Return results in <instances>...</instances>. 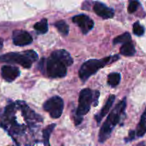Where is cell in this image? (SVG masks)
I'll use <instances>...</instances> for the list:
<instances>
[{"label":"cell","mask_w":146,"mask_h":146,"mask_svg":"<svg viewBox=\"0 0 146 146\" xmlns=\"http://www.w3.org/2000/svg\"><path fill=\"white\" fill-rule=\"evenodd\" d=\"M133 31L135 35L140 36L143 35L144 32H145V29L140 24L139 21H136L134 23L133 27Z\"/></svg>","instance_id":"cell-20"},{"label":"cell","mask_w":146,"mask_h":146,"mask_svg":"<svg viewBox=\"0 0 146 146\" xmlns=\"http://www.w3.org/2000/svg\"><path fill=\"white\" fill-rule=\"evenodd\" d=\"M56 126V124L52 123L46 127L43 131V143H44V146H51L49 143L50 135Z\"/></svg>","instance_id":"cell-16"},{"label":"cell","mask_w":146,"mask_h":146,"mask_svg":"<svg viewBox=\"0 0 146 146\" xmlns=\"http://www.w3.org/2000/svg\"><path fill=\"white\" fill-rule=\"evenodd\" d=\"M94 11L98 16L104 19H112L114 17V10L112 8H110L108 6L104 4V3L96 1L94 3Z\"/></svg>","instance_id":"cell-9"},{"label":"cell","mask_w":146,"mask_h":146,"mask_svg":"<svg viewBox=\"0 0 146 146\" xmlns=\"http://www.w3.org/2000/svg\"><path fill=\"white\" fill-rule=\"evenodd\" d=\"M1 76L5 81L11 82L17 79L20 76V71L19 68L13 66H3L1 69Z\"/></svg>","instance_id":"cell-10"},{"label":"cell","mask_w":146,"mask_h":146,"mask_svg":"<svg viewBox=\"0 0 146 146\" xmlns=\"http://www.w3.org/2000/svg\"><path fill=\"white\" fill-rule=\"evenodd\" d=\"M64 101L59 96H53L44 103V109L49 113L52 118H58L64 111Z\"/></svg>","instance_id":"cell-6"},{"label":"cell","mask_w":146,"mask_h":146,"mask_svg":"<svg viewBox=\"0 0 146 146\" xmlns=\"http://www.w3.org/2000/svg\"><path fill=\"white\" fill-rule=\"evenodd\" d=\"M38 54L33 50H27L22 53L10 52L0 56V62L19 64L25 68H30L34 62L38 60Z\"/></svg>","instance_id":"cell-3"},{"label":"cell","mask_w":146,"mask_h":146,"mask_svg":"<svg viewBox=\"0 0 146 146\" xmlns=\"http://www.w3.org/2000/svg\"><path fill=\"white\" fill-rule=\"evenodd\" d=\"M121 74L119 73H111L108 76V84L111 87H115L120 84Z\"/></svg>","instance_id":"cell-18"},{"label":"cell","mask_w":146,"mask_h":146,"mask_svg":"<svg viewBox=\"0 0 146 146\" xmlns=\"http://www.w3.org/2000/svg\"><path fill=\"white\" fill-rule=\"evenodd\" d=\"M3 45H4V41H3L2 38H0V51L2 49Z\"/></svg>","instance_id":"cell-23"},{"label":"cell","mask_w":146,"mask_h":146,"mask_svg":"<svg viewBox=\"0 0 146 146\" xmlns=\"http://www.w3.org/2000/svg\"><path fill=\"white\" fill-rule=\"evenodd\" d=\"M125 108H126V98H124L115 106V108L107 117V119L106 120L100 129L98 141L101 143H104L111 136L113 130L125 115Z\"/></svg>","instance_id":"cell-1"},{"label":"cell","mask_w":146,"mask_h":146,"mask_svg":"<svg viewBox=\"0 0 146 146\" xmlns=\"http://www.w3.org/2000/svg\"><path fill=\"white\" fill-rule=\"evenodd\" d=\"M135 132L134 131H131L129 132V135H128V137H127L125 139V141L126 143L130 142V141H132L133 140L135 139Z\"/></svg>","instance_id":"cell-22"},{"label":"cell","mask_w":146,"mask_h":146,"mask_svg":"<svg viewBox=\"0 0 146 146\" xmlns=\"http://www.w3.org/2000/svg\"><path fill=\"white\" fill-rule=\"evenodd\" d=\"M120 53L125 56H133L135 54V48L132 42L125 43L123 44L120 48Z\"/></svg>","instance_id":"cell-13"},{"label":"cell","mask_w":146,"mask_h":146,"mask_svg":"<svg viewBox=\"0 0 146 146\" xmlns=\"http://www.w3.org/2000/svg\"><path fill=\"white\" fill-rule=\"evenodd\" d=\"M140 5V3L138 1H131L129 3V5L128 7V11L130 14H132L134 13L135 11H136V10L138 9V7Z\"/></svg>","instance_id":"cell-21"},{"label":"cell","mask_w":146,"mask_h":146,"mask_svg":"<svg viewBox=\"0 0 146 146\" xmlns=\"http://www.w3.org/2000/svg\"><path fill=\"white\" fill-rule=\"evenodd\" d=\"M136 135L139 138L143 137L146 133V108L141 118L139 123L137 126Z\"/></svg>","instance_id":"cell-14"},{"label":"cell","mask_w":146,"mask_h":146,"mask_svg":"<svg viewBox=\"0 0 146 146\" xmlns=\"http://www.w3.org/2000/svg\"><path fill=\"white\" fill-rule=\"evenodd\" d=\"M138 146H145V142H141L139 144H138Z\"/></svg>","instance_id":"cell-24"},{"label":"cell","mask_w":146,"mask_h":146,"mask_svg":"<svg viewBox=\"0 0 146 146\" xmlns=\"http://www.w3.org/2000/svg\"><path fill=\"white\" fill-rule=\"evenodd\" d=\"M51 56L59 60L61 62L65 64L67 67L71 66L74 63V59L71 57V54L64 49H58L53 51Z\"/></svg>","instance_id":"cell-11"},{"label":"cell","mask_w":146,"mask_h":146,"mask_svg":"<svg viewBox=\"0 0 146 146\" xmlns=\"http://www.w3.org/2000/svg\"><path fill=\"white\" fill-rule=\"evenodd\" d=\"M72 21L76 24L84 34H86L94 28V22L88 16L81 14L74 16L72 18Z\"/></svg>","instance_id":"cell-7"},{"label":"cell","mask_w":146,"mask_h":146,"mask_svg":"<svg viewBox=\"0 0 146 146\" xmlns=\"http://www.w3.org/2000/svg\"><path fill=\"white\" fill-rule=\"evenodd\" d=\"M54 26L57 29L58 32L64 36H67L69 33V26L64 20H60V21H56Z\"/></svg>","instance_id":"cell-17"},{"label":"cell","mask_w":146,"mask_h":146,"mask_svg":"<svg viewBox=\"0 0 146 146\" xmlns=\"http://www.w3.org/2000/svg\"><path fill=\"white\" fill-rule=\"evenodd\" d=\"M115 99V95H111L108 97V100H107L106 103L104 105V106L103 107L102 110L98 113L97 115H95V119L97 121V123L99 124L101 122L103 118L107 115V113H108V111H110V108L112 107L114 101Z\"/></svg>","instance_id":"cell-12"},{"label":"cell","mask_w":146,"mask_h":146,"mask_svg":"<svg viewBox=\"0 0 146 146\" xmlns=\"http://www.w3.org/2000/svg\"><path fill=\"white\" fill-rule=\"evenodd\" d=\"M100 93L98 91H93L90 88L81 90L78 98V106L74 116V122L76 125L83 121V116L86 115L91 109V106H96L98 103Z\"/></svg>","instance_id":"cell-2"},{"label":"cell","mask_w":146,"mask_h":146,"mask_svg":"<svg viewBox=\"0 0 146 146\" xmlns=\"http://www.w3.org/2000/svg\"><path fill=\"white\" fill-rule=\"evenodd\" d=\"M131 42V35L128 32H125L121 35L118 36L114 38L113 44H125V43Z\"/></svg>","instance_id":"cell-19"},{"label":"cell","mask_w":146,"mask_h":146,"mask_svg":"<svg viewBox=\"0 0 146 146\" xmlns=\"http://www.w3.org/2000/svg\"><path fill=\"white\" fill-rule=\"evenodd\" d=\"M34 29L38 34H44L48 31V21L44 18L34 25Z\"/></svg>","instance_id":"cell-15"},{"label":"cell","mask_w":146,"mask_h":146,"mask_svg":"<svg viewBox=\"0 0 146 146\" xmlns=\"http://www.w3.org/2000/svg\"><path fill=\"white\" fill-rule=\"evenodd\" d=\"M119 58L118 55L113 56L106 57L102 59H89L84 62L81 66L78 75L83 82H86L91 76L95 74L97 71L101 68H104L106 65L113 61H116Z\"/></svg>","instance_id":"cell-5"},{"label":"cell","mask_w":146,"mask_h":146,"mask_svg":"<svg viewBox=\"0 0 146 146\" xmlns=\"http://www.w3.org/2000/svg\"><path fill=\"white\" fill-rule=\"evenodd\" d=\"M38 68L41 72L53 78H63L67 74V66L53 56L41 58L38 63Z\"/></svg>","instance_id":"cell-4"},{"label":"cell","mask_w":146,"mask_h":146,"mask_svg":"<svg viewBox=\"0 0 146 146\" xmlns=\"http://www.w3.org/2000/svg\"><path fill=\"white\" fill-rule=\"evenodd\" d=\"M12 40L14 45L24 46L31 44L33 38L31 34L24 30H14L12 34Z\"/></svg>","instance_id":"cell-8"}]
</instances>
